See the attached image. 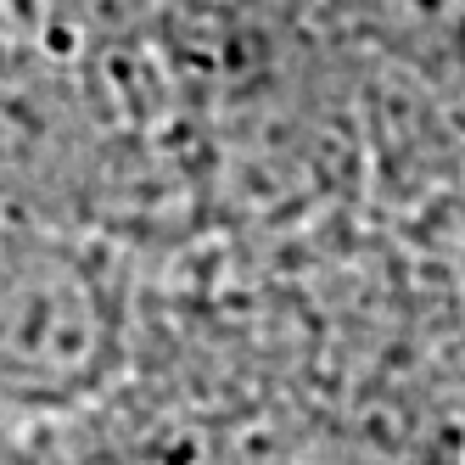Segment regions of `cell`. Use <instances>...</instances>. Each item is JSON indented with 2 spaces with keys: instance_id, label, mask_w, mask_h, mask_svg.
<instances>
[{
  "instance_id": "obj_1",
  "label": "cell",
  "mask_w": 465,
  "mask_h": 465,
  "mask_svg": "<svg viewBox=\"0 0 465 465\" xmlns=\"http://www.w3.org/2000/svg\"><path fill=\"white\" fill-rule=\"evenodd\" d=\"M90 275L56 252H0V381L68 392L102 359Z\"/></svg>"
}]
</instances>
